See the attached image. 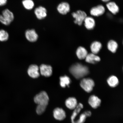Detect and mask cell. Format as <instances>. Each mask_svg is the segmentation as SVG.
Here are the masks:
<instances>
[{
    "label": "cell",
    "instance_id": "19",
    "mask_svg": "<svg viewBox=\"0 0 123 123\" xmlns=\"http://www.w3.org/2000/svg\"><path fill=\"white\" fill-rule=\"evenodd\" d=\"M101 43L98 41H95L92 43L90 46L91 50L92 53L96 55L99 53L102 48Z\"/></svg>",
    "mask_w": 123,
    "mask_h": 123
},
{
    "label": "cell",
    "instance_id": "16",
    "mask_svg": "<svg viewBox=\"0 0 123 123\" xmlns=\"http://www.w3.org/2000/svg\"><path fill=\"white\" fill-rule=\"evenodd\" d=\"M85 59L86 62L92 64H96L101 60L99 56L92 53L88 54Z\"/></svg>",
    "mask_w": 123,
    "mask_h": 123
},
{
    "label": "cell",
    "instance_id": "13",
    "mask_svg": "<svg viewBox=\"0 0 123 123\" xmlns=\"http://www.w3.org/2000/svg\"><path fill=\"white\" fill-rule=\"evenodd\" d=\"M88 102L92 108L96 109L98 108L100 105L101 100L97 96L95 95H92L89 98Z\"/></svg>",
    "mask_w": 123,
    "mask_h": 123
},
{
    "label": "cell",
    "instance_id": "26",
    "mask_svg": "<svg viewBox=\"0 0 123 123\" xmlns=\"http://www.w3.org/2000/svg\"><path fill=\"white\" fill-rule=\"evenodd\" d=\"M47 107L45 106L38 105L36 109V113L38 115L43 114L45 111Z\"/></svg>",
    "mask_w": 123,
    "mask_h": 123
},
{
    "label": "cell",
    "instance_id": "8",
    "mask_svg": "<svg viewBox=\"0 0 123 123\" xmlns=\"http://www.w3.org/2000/svg\"><path fill=\"white\" fill-rule=\"evenodd\" d=\"M53 114L54 118L58 121H62L66 118L65 111L61 108L57 107L55 108L53 110Z\"/></svg>",
    "mask_w": 123,
    "mask_h": 123
},
{
    "label": "cell",
    "instance_id": "28",
    "mask_svg": "<svg viewBox=\"0 0 123 123\" xmlns=\"http://www.w3.org/2000/svg\"><path fill=\"white\" fill-rule=\"evenodd\" d=\"M7 0H0V6L5 5L7 4Z\"/></svg>",
    "mask_w": 123,
    "mask_h": 123
},
{
    "label": "cell",
    "instance_id": "30",
    "mask_svg": "<svg viewBox=\"0 0 123 123\" xmlns=\"http://www.w3.org/2000/svg\"><path fill=\"white\" fill-rule=\"evenodd\" d=\"M105 2H108L110 0H101Z\"/></svg>",
    "mask_w": 123,
    "mask_h": 123
},
{
    "label": "cell",
    "instance_id": "1",
    "mask_svg": "<svg viewBox=\"0 0 123 123\" xmlns=\"http://www.w3.org/2000/svg\"><path fill=\"white\" fill-rule=\"evenodd\" d=\"M69 71L77 79L84 78L89 73L88 67L79 63H77L72 65L69 69Z\"/></svg>",
    "mask_w": 123,
    "mask_h": 123
},
{
    "label": "cell",
    "instance_id": "17",
    "mask_svg": "<svg viewBox=\"0 0 123 123\" xmlns=\"http://www.w3.org/2000/svg\"><path fill=\"white\" fill-rule=\"evenodd\" d=\"M106 7L109 11L114 15L116 14L119 11V6L116 3L113 1L107 2Z\"/></svg>",
    "mask_w": 123,
    "mask_h": 123
},
{
    "label": "cell",
    "instance_id": "7",
    "mask_svg": "<svg viewBox=\"0 0 123 123\" xmlns=\"http://www.w3.org/2000/svg\"><path fill=\"white\" fill-rule=\"evenodd\" d=\"M34 14L37 19L42 20L45 19L47 16V11L45 7L39 6L35 9Z\"/></svg>",
    "mask_w": 123,
    "mask_h": 123
},
{
    "label": "cell",
    "instance_id": "4",
    "mask_svg": "<svg viewBox=\"0 0 123 123\" xmlns=\"http://www.w3.org/2000/svg\"><path fill=\"white\" fill-rule=\"evenodd\" d=\"M80 86L81 88L87 93H90L93 90L95 83L90 78H84L81 81Z\"/></svg>",
    "mask_w": 123,
    "mask_h": 123
},
{
    "label": "cell",
    "instance_id": "20",
    "mask_svg": "<svg viewBox=\"0 0 123 123\" xmlns=\"http://www.w3.org/2000/svg\"><path fill=\"white\" fill-rule=\"evenodd\" d=\"M22 4L24 8L27 10H31L34 8L35 3L33 0H23Z\"/></svg>",
    "mask_w": 123,
    "mask_h": 123
},
{
    "label": "cell",
    "instance_id": "29",
    "mask_svg": "<svg viewBox=\"0 0 123 123\" xmlns=\"http://www.w3.org/2000/svg\"><path fill=\"white\" fill-rule=\"evenodd\" d=\"M85 114L87 117H90L92 115V113L90 111H86L84 112Z\"/></svg>",
    "mask_w": 123,
    "mask_h": 123
},
{
    "label": "cell",
    "instance_id": "11",
    "mask_svg": "<svg viewBox=\"0 0 123 123\" xmlns=\"http://www.w3.org/2000/svg\"><path fill=\"white\" fill-rule=\"evenodd\" d=\"M39 68L35 64H32L29 67L27 73L31 77L33 78H38L40 76Z\"/></svg>",
    "mask_w": 123,
    "mask_h": 123
},
{
    "label": "cell",
    "instance_id": "18",
    "mask_svg": "<svg viewBox=\"0 0 123 123\" xmlns=\"http://www.w3.org/2000/svg\"><path fill=\"white\" fill-rule=\"evenodd\" d=\"M88 54V52L86 49L82 47H78L76 50L77 56L80 60L85 59Z\"/></svg>",
    "mask_w": 123,
    "mask_h": 123
},
{
    "label": "cell",
    "instance_id": "21",
    "mask_svg": "<svg viewBox=\"0 0 123 123\" xmlns=\"http://www.w3.org/2000/svg\"><path fill=\"white\" fill-rule=\"evenodd\" d=\"M107 81L109 86L112 87H116L119 84V80L116 76H112L109 77Z\"/></svg>",
    "mask_w": 123,
    "mask_h": 123
},
{
    "label": "cell",
    "instance_id": "14",
    "mask_svg": "<svg viewBox=\"0 0 123 123\" xmlns=\"http://www.w3.org/2000/svg\"><path fill=\"white\" fill-rule=\"evenodd\" d=\"M65 104L67 108L70 110H74L76 108L78 104L76 98L70 97L66 100Z\"/></svg>",
    "mask_w": 123,
    "mask_h": 123
},
{
    "label": "cell",
    "instance_id": "25",
    "mask_svg": "<svg viewBox=\"0 0 123 123\" xmlns=\"http://www.w3.org/2000/svg\"><path fill=\"white\" fill-rule=\"evenodd\" d=\"M9 35L6 31L4 30H0V41L5 42L8 40Z\"/></svg>",
    "mask_w": 123,
    "mask_h": 123
},
{
    "label": "cell",
    "instance_id": "15",
    "mask_svg": "<svg viewBox=\"0 0 123 123\" xmlns=\"http://www.w3.org/2000/svg\"><path fill=\"white\" fill-rule=\"evenodd\" d=\"M85 26L87 30H91L94 28L96 22L94 19L90 17H87L84 21Z\"/></svg>",
    "mask_w": 123,
    "mask_h": 123
},
{
    "label": "cell",
    "instance_id": "27",
    "mask_svg": "<svg viewBox=\"0 0 123 123\" xmlns=\"http://www.w3.org/2000/svg\"><path fill=\"white\" fill-rule=\"evenodd\" d=\"M87 117L84 113L80 115L79 118L77 120L75 121L74 123H84Z\"/></svg>",
    "mask_w": 123,
    "mask_h": 123
},
{
    "label": "cell",
    "instance_id": "12",
    "mask_svg": "<svg viewBox=\"0 0 123 123\" xmlns=\"http://www.w3.org/2000/svg\"><path fill=\"white\" fill-rule=\"evenodd\" d=\"M40 72L41 75L46 77H49L51 76L53 70L50 65L42 64L39 67Z\"/></svg>",
    "mask_w": 123,
    "mask_h": 123
},
{
    "label": "cell",
    "instance_id": "6",
    "mask_svg": "<svg viewBox=\"0 0 123 123\" xmlns=\"http://www.w3.org/2000/svg\"><path fill=\"white\" fill-rule=\"evenodd\" d=\"M25 38L29 42L34 43L36 42L38 38V35L34 29H28L25 31Z\"/></svg>",
    "mask_w": 123,
    "mask_h": 123
},
{
    "label": "cell",
    "instance_id": "3",
    "mask_svg": "<svg viewBox=\"0 0 123 123\" xmlns=\"http://www.w3.org/2000/svg\"><path fill=\"white\" fill-rule=\"evenodd\" d=\"M34 100L35 103L37 105L47 106L49 103V98L46 92L43 91L35 96Z\"/></svg>",
    "mask_w": 123,
    "mask_h": 123
},
{
    "label": "cell",
    "instance_id": "2",
    "mask_svg": "<svg viewBox=\"0 0 123 123\" xmlns=\"http://www.w3.org/2000/svg\"><path fill=\"white\" fill-rule=\"evenodd\" d=\"M14 15L11 11L8 9H6L0 15V22L5 25H9L14 19Z\"/></svg>",
    "mask_w": 123,
    "mask_h": 123
},
{
    "label": "cell",
    "instance_id": "5",
    "mask_svg": "<svg viewBox=\"0 0 123 123\" xmlns=\"http://www.w3.org/2000/svg\"><path fill=\"white\" fill-rule=\"evenodd\" d=\"M72 16L75 19L74 22L75 24L81 25L84 22L85 19L87 17L86 12L81 10L77 11L72 13Z\"/></svg>",
    "mask_w": 123,
    "mask_h": 123
},
{
    "label": "cell",
    "instance_id": "23",
    "mask_svg": "<svg viewBox=\"0 0 123 123\" xmlns=\"http://www.w3.org/2000/svg\"><path fill=\"white\" fill-rule=\"evenodd\" d=\"M60 79V84L62 87L65 88L66 86L69 87V85L71 82V80L68 76H61Z\"/></svg>",
    "mask_w": 123,
    "mask_h": 123
},
{
    "label": "cell",
    "instance_id": "24",
    "mask_svg": "<svg viewBox=\"0 0 123 123\" xmlns=\"http://www.w3.org/2000/svg\"><path fill=\"white\" fill-rule=\"evenodd\" d=\"M83 108V105L81 103H79L78 104L76 108L74 109L73 115L71 117V120L72 123H74L77 115L80 112L81 109Z\"/></svg>",
    "mask_w": 123,
    "mask_h": 123
},
{
    "label": "cell",
    "instance_id": "9",
    "mask_svg": "<svg viewBox=\"0 0 123 123\" xmlns=\"http://www.w3.org/2000/svg\"><path fill=\"white\" fill-rule=\"evenodd\" d=\"M70 6L68 3L65 2H61L58 5L57 10L60 14L65 15L70 12Z\"/></svg>",
    "mask_w": 123,
    "mask_h": 123
},
{
    "label": "cell",
    "instance_id": "22",
    "mask_svg": "<svg viewBox=\"0 0 123 123\" xmlns=\"http://www.w3.org/2000/svg\"><path fill=\"white\" fill-rule=\"evenodd\" d=\"M107 47L108 49L112 53L116 52L118 47L117 43L113 40H111L108 43Z\"/></svg>",
    "mask_w": 123,
    "mask_h": 123
},
{
    "label": "cell",
    "instance_id": "10",
    "mask_svg": "<svg viewBox=\"0 0 123 123\" xmlns=\"http://www.w3.org/2000/svg\"><path fill=\"white\" fill-rule=\"evenodd\" d=\"M105 12V8L103 6L99 5L92 7L90 10V13L92 16L95 17L100 16Z\"/></svg>",
    "mask_w": 123,
    "mask_h": 123
}]
</instances>
